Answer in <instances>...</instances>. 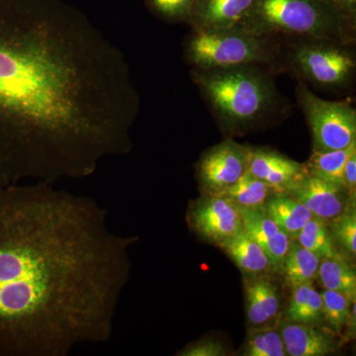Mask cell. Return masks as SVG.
<instances>
[{
	"mask_svg": "<svg viewBox=\"0 0 356 356\" xmlns=\"http://www.w3.org/2000/svg\"><path fill=\"white\" fill-rule=\"evenodd\" d=\"M227 355L226 348L220 341L215 339H202L177 353L179 356H222Z\"/></svg>",
	"mask_w": 356,
	"mask_h": 356,
	"instance_id": "83f0119b",
	"label": "cell"
},
{
	"mask_svg": "<svg viewBox=\"0 0 356 356\" xmlns=\"http://www.w3.org/2000/svg\"><path fill=\"white\" fill-rule=\"evenodd\" d=\"M329 2L346 23L355 28L356 0H329Z\"/></svg>",
	"mask_w": 356,
	"mask_h": 356,
	"instance_id": "f1b7e54d",
	"label": "cell"
},
{
	"mask_svg": "<svg viewBox=\"0 0 356 356\" xmlns=\"http://www.w3.org/2000/svg\"><path fill=\"white\" fill-rule=\"evenodd\" d=\"M295 240L321 259L341 254L330 232L329 222L320 218L312 217Z\"/></svg>",
	"mask_w": 356,
	"mask_h": 356,
	"instance_id": "603a6c76",
	"label": "cell"
},
{
	"mask_svg": "<svg viewBox=\"0 0 356 356\" xmlns=\"http://www.w3.org/2000/svg\"><path fill=\"white\" fill-rule=\"evenodd\" d=\"M240 211L245 231L266 252L273 271L281 273L292 238L269 217L264 207L257 209L240 208Z\"/></svg>",
	"mask_w": 356,
	"mask_h": 356,
	"instance_id": "4fadbf2b",
	"label": "cell"
},
{
	"mask_svg": "<svg viewBox=\"0 0 356 356\" xmlns=\"http://www.w3.org/2000/svg\"><path fill=\"white\" fill-rule=\"evenodd\" d=\"M248 172L273 187L275 193H287L307 175L305 165L277 152L250 147Z\"/></svg>",
	"mask_w": 356,
	"mask_h": 356,
	"instance_id": "8fae6325",
	"label": "cell"
},
{
	"mask_svg": "<svg viewBox=\"0 0 356 356\" xmlns=\"http://www.w3.org/2000/svg\"><path fill=\"white\" fill-rule=\"evenodd\" d=\"M140 97L118 47L64 0H0V185L95 175L132 149Z\"/></svg>",
	"mask_w": 356,
	"mask_h": 356,
	"instance_id": "6da1fadb",
	"label": "cell"
},
{
	"mask_svg": "<svg viewBox=\"0 0 356 356\" xmlns=\"http://www.w3.org/2000/svg\"><path fill=\"white\" fill-rule=\"evenodd\" d=\"M334 242L350 257L356 254V211L355 203L343 213L329 221Z\"/></svg>",
	"mask_w": 356,
	"mask_h": 356,
	"instance_id": "484cf974",
	"label": "cell"
},
{
	"mask_svg": "<svg viewBox=\"0 0 356 356\" xmlns=\"http://www.w3.org/2000/svg\"><path fill=\"white\" fill-rule=\"evenodd\" d=\"M192 77L217 118L232 131L254 125L277 100L273 81L257 65L194 69Z\"/></svg>",
	"mask_w": 356,
	"mask_h": 356,
	"instance_id": "3957f363",
	"label": "cell"
},
{
	"mask_svg": "<svg viewBox=\"0 0 356 356\" xmlns=\"http://www.w3.org/2000/svg\"><path fill=\"white\" fill-rule=\"evenodd\" d=\"M346 44L329 40L300 39L293 44L290 62L300 76L315 86L337 88L350 83L355 58Z\"/></svg>",
	"mask_w": 356,
	"mask_h": 356,
	"instance_id": "52a82bcc",
	"label": "cell"
},
{
	"mask_svg": "<svg viewBox=\"0 0 356 356\" xmlns=\"http://www.w3.org/2000/svg\"><path fill=\"white\" fill-rule=\"evenodd\" d=\"M286 321L301 324L318 325L323 321V299L313 282L303 283L292 288Z\"/></svg>",
	"mask_w": 356,
	"mask_h": 356,
	"instance_id": "ffe728a7",
	"label": "cell"
},
{
	"mask_svg": "<svg viewBox=\"0 0 356 356\" xmlns=\"http://www.w3.org/2000/svg\"><path fill=\"white\" fill-rule=\"evenodd\" d=\"M275 191L266 182L254 177L250 172L245 173L235 184L220 195L226 196L238 208L257 209L264 207L267 199Z\"/></svg>",
	"mask_w": 356,
	"mask_h": 356,
	"instance_id": "7402d4cb",
	"label": "cell"
},
{
	"mask_svg": "<svg viewBox=\"0 0 356 356\" xmlns=\"http://www.w3.org/2000/svg\"><path fill=\"white\" fill-rule=\"evenodd\" d=\"M54 185H0V356H67L113 334L138 238Z\"/></svg>",
	"mask_w": 356,
	"mask_h": 356,
	"instance_id": "7a4b0ae2",
	"label": "cell"
},
{
	"mask_svg": "<svg viewBox=\"0 0 356 356\" xmlns=\"http://www.w3.org/2000/svg\"><path fill=\"white\" fill-rule=\"evenodd\" d=\"M243 355L285 356L287 353L280 332L262 325L248 332Z\"/></svg>",
	"mask_w": 356,
	"mask_h": 356,
	"instance_id": "cb8c5ba5",
	"label": "cell"
},
{
	"mask_svg": "<svg viewBox=\"0 0 356 356\" xmlns=\"http://www.w3.org/2000/svg\"><path fill=\"white\" fill-rule=\"evenodd\" d=\"M267 214L292 240L313 217L304 204L288 193H273L264 205Z\"/></svg>",
	"mask_w": 356,
	"mask_h": 356,
	"instance_id": "e0dca14e",
	"label": "cell"
},
{
	"mask_svg": "<svg viewBox=\"0 0 356 356\" xmlns=\"http://www.w3.org/2000/svg\"><path fill=\"white\" fill-rule=\"evenodd\" d=\"M250 147L232 140H224L199 159L196 170L207 194H220L236 184L248 172Z\"/></svg>",
	"mask_w": 356,
	"mask_h": 356,
	"instance_id": "ba28073f",
	"label": "cell"
},
{
	"mask_svg": "<svg viewBox=\"0 0 356 356\" xmlns=\"http://www.w3.org/2000/svg\"><path fill=\"white\" fill-rule=\"evenodd\" d=\"M222 248L248 277L266 276L273 271L271 262L261 245L252 240L245 229L229 240L220 243Z\"/></svg>",
	"mask_w": 356,
	"mask_h": 356,
	"instance_id": "2e32d148",
	"label": "cell"
},
{
	"mask_svg": "<svg viewBox=\"0 0 356 356\" xmlns=\"http://www.w3.org/2000/svg\"><path fill=\"white\" fill-rule=\"evenodd\" d=\"M355 154L356 143L346 149L327 152L313 151L311 158L304 165L308 175L343 187L344 168L348 159Z\"/></svg>",
	"mask_w": 356,
	"mask_h": 356,
	"instance_id": "44dd1931",
	"label": "cell"
},
{
	"mask_svg": "<svg viewBox=\"0 0 356 356\" xmlns=\"http://www.w3.org/2000/svg\"><path fill=\"white\" fill-rule=\"evenodd\" d=\"M318 277L327 290L341 293L351 302L356 299V274L343 255L321 259Z\"/></svg>",
	"mask_w": 356,
	"mask_h": 356,
	"instance_id": "d6986e66",
	"label": "cell"
},
{
	"mask_svg": "<svg viewBox=\"0 0 356 356\" xmlns=\"http://www.w3.org/2000/svg\"><path fill=\"white\" fill-rule=\"evenodd\" d=\"M304 204L314 217L331 221L348 209L355 201L341 185L307 175L287 192Z\"/></svg>",
	"mask_w": 356,
	"mask_h": 356,
	"instance_id": "30bf717a",
	"label": "cell"
},
{
	"mask_svg": "<svg viewBox=\"0 0 356 356\" xmlns=\"http://www.w3.org/2000/svg\"><path fill=\"white\" fill-rule=\"evenodd\" d=\"M343 187L351 200H355L356 193V154L350 156L343 172Z\"/></svg>",
	"mask_w": 356,
	"mask_h": 356,
	"instance_id": "f546056e",
	"label": "cell"
},
{
	"mask_svg": "<svg viewBox=\"0 0 356 356\" xmlns=\"http://www.w3.org/2000/svg\"><path fill=\"white\" fill-rule=\"evenodd\" d=\"M185 58L194 69L209 70L269 64L274 55L269 37L241 29H192L185 43Z\"/></svg>",
	"mask_w": 356,
	"mask_h": 356,
	"instance_id": "5b68a950",
	"label": "cell"
},
{
	"mask_svg": "<svg viewBox=\"0 0 356 356\" xmlns=\"http://www.w3.org/2000/svg\"><path fill=\"white\" fill-rule=\"evenodd\" d=\"M255 0H196L188 23L194 30L238 29Z\"/></svg>",
	"mask_w": 356,
	"mask_h": 356,
	"instance_id": "7c38bea8",
	"label": "cell"
},
{
	"mask_svg": "<svg viewBox=\"0 0 356 356\" xmlns=\"http://www.w3.org/2000/svg\"><path fill=\"white\" fill-rule=\"evenodd\" d=\"M280 332L285 350L290 356H325L336 353L337 343L332 334L318 329L317 325L286 322Z\"/></svg>",
	"mask_w": 356,
	"mask_h": 356,
	"instance_id": "5bb4252c",
	"label": "cell"
},
{
	"mask_svg": "<svg viewBox=\"0 0 356 356\" xmlns=\"http://www.w3.org/2000/svg\"><path fill=\"white\" fill-rule=\"evenodd\" d=\"M238 29L259 37L283 34L348 44L355 28L339 16L329 0H255Z\"/></svg>",
	"mask_w": 356,
	"mask_h": 356,
	"instance_id": "277c9868",
	"label": "cell"
},
{
	"mask_svg": "<svg viewBox=\"0 0 356 356\" xmlns=\"http://www.w3.org/2000/svg\"><path fill=\"white\" fill-rule=\"evenodd\" d=\"M196 0H145L147 8L168 22L188 23Z\"/></svg>",
	"mask_w": 356,
	"mask_h": 356,
	"instance_id": "4316f807",
	"label": "cell"
},
{
	"mask_svg": "<svg viewBox=\"0 0 356 356\" xmlns=\"http://www.w3.org/2000/svg\"><path fill=\"white\" fill-rule=\"evenodd\" d=\"M296 95L313 135V151H334L355 144L356 111L350 103L322 99L303 83L297 86Z\"/></svg>",
	"mask_w": 356,
	"mask_h": 356,
	"instance_id": "8992f818",
	"label": "cell"
},
{
	"mask_svg": "<svg viewBox=\"0 0 356 356\" xmlns=\"http://www.w3.org/2000/svg\"><path fill=\"white\" fill-rule=\"evenodd\" d=\"M187 218L193 231L217 245L245 229L240 208L220 194H206L194 201Z\"/></svg>",
	"mask_w": 356,
	"mask_h": 356,
	"instance_id": "9c48e42d",
	"label": "cell"
},
{
	"mask_svg": "<svg viewBox=\"0 0 356 356\" xmlns=\"http://www.w3.org/2000/svg\"><path fill=\"white\" fill-rule=\"evenodd\" d=\"M245 312L248 324L262 327L277 318L280 310L278 287L266 276L245 278Z\"/></svg>",
	"mask_w": 356,
	"mask_h": 356,
	"instance_id": "9a60e30c",
	"label": "cell"
},
{
	"mask_svg": "<svg viewBox=\"0 0 356 356\" xmlns=\"http://www.w3.org/2000/svg\"><path fill=\"white\" fill-rule=\"evenodd\" d=\"M323 321H325L336 332H341L350 321L353 304L341 293L325 289L322 293Z\"/></svg>",
	"mask_w": 356,
	"mask_h": 356,
	"instance_id": "d4e9b609",
	"label": "cell"
},
{
	"mask_svg": "<svg viewBox=\"0 0 356 356\" xmlns=\"http://www.w3.org/2000/svg\"><path fill=\"white\" fill-rule=\"evenodd\" d=\"M321 259L317 254L300 245L296 240L290 243L282 271L288 286L294 288L303 283L313 282L317 277Z\"/></svg>",
	"mask_w": 356,
	"mask_h": 356,
	"instance_id": "ac0fdd59",
	"label": "cell"
}]
</instances>
